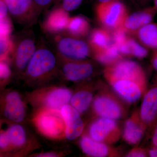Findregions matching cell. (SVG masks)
<instances>
[{"label": "cell", "instance_id": "6da1fadb", "mask_svg": "<svg viewBox=\"0 0 157 157\" xmlns=\"http://www.w3.org/2000/svg\"><path fill=\"white\" fill-rule=\"evenodd\" d=\"M104 75L117 95L128 104L136 103L146 92V75L136 62L121 60L107 66Z\"/></svg>", "mask_w": 157, "mask_h": 157}, {"label": "cell", "instance_id": "7a4b0ae2", "mask_svg": "<svg viewBox=\"0 0 157 157\" xmlns=\"http://www.w3.org/2000/svg\"><path fill=\"white\" fill-rule=\"evenodd\" d=\"M96 14L103 25L113 31L123 28L128 16L126 7L119 0L100 2L96 8Z\"/></svg>", "mask_w": 157, "mask_h": 157}, {"label": "cell", "instance_id": "3957f363", "mask_svg": "<svg viewBox=\"0 0 157 157\" xmlns=\"http://www.w3.org/2000/svg\"><path fill=\"white\" fill-rule=\"evenodd\" d=\"M56 59L49 49L40 48L36 50L26 69V78L38 80L51 74L56 67Z\"/></svg>", "mask_w": 157, "mask_h": 157}, {"label": "cell", "instance_id": "277c9868", "mask_svg": "<svg viewBox=\"0 0 157 157\" xmlns=\"http://www.w3.org/2000/svg\"><path fill=\"white\" fill-rule=\"evenodd\" d=\"M92 106L94 112L99 117L117 120L124 117L126 113L124 104L108 91L102 92L96 96Z\"/></svg>", "mask_w": 157, "mask_h": 157}, {"label": "cell", "instance_id": "5b68a950", "mask_svg": "<svg viewBox=\"0 0 157 157\" xmlns=\"http://www.w3.org/2000/svg\"><path fill=\"white\" fill-rule=\"evenodd\" d=\"M88 133L89 136L92 139L107 144L117 142L121 135L116 120L103 117H98L93 122Z\"/></svg>", "mask_w": 157, "mask_h": 157}, {"label": "cell", "instance_id": "8992f818", "mask_svg": "<svg viewBox=\"0 0 157 157\" xmlns=\"http://www.w3.org/2000/svg\"><path fill=\"white\" fill-rule=\"evenodd\" d=\"M57 47L62 56L70 60H83L89 56L91 49L86 42L73 36L60 39Z\"/></svg>", "mask_w": 157, "mask_h": 157}, {"label": "cell", "instance_id": "52a82bcc", "mask_svg": "<svg viewBox=\"0 0 157 157\" xmlns=\"http://www.w3.org/2000/svg\"><path fill=\"white\" fill-rule=\"evenodd\" d=\"M2 112L5 117L16 123L24 121L26 109L19 93L11 90L6 93L3 101Z\"/></svg>", "mask_w": 157, "mask_h": 157}, {"label": "cell", "instance_id": "ba28073f", "mask_svg": "<svg viewBox=\"0 0 157 157\" xmlns=\"http://www.w3.org/2000/svg\"><path fill=\"white\" fill-rule=\"evenodd\" d=\"M36 124L41 132L51 137H58L65 129L60 111L48 110L42 113L37 117Z\"/></svg>", "mask_w": 157, "mask_h": 157}, {"label": "cell", "instance_id": "9c48e42d", "mask_svg": "<svg viewBox=\"0 0 157 157\" xmlns=\"http://www.w3.org/2000/svg\"><path fill=\"white\" fill-rule=\"evenodd\" d=\"M65 124V135L67 139L73 140L79 137L84 129L80 114L70 104L64 105L60 111Z\"/></svg>", "mask_w": 157, "mask_h": 157}, {"label": "cell", "instance_id": "30bf717a", "mask_svg": "<svg viewBox=\"0 0 157 157\" xmlns=\"http://www.w3.org/2000/svg\"><path fill=\"white\" fill-rule=\"evenodd\" d=\"M36 51L35 41L29 37L21 39L14 45L12 54L13 63L16 71L22 73L25 71Z\"/></svg>", "mask_w": 157, "mask_h": 157}, {"label": "cell", "instance_id": "8fae6325", "mask_svg": "<svg viewBox=\"0 0 157 157\" xmlns=\"http://www.w3.org/2000/svg\"><path fill=\"white\" fill-rule=\"evenodd\" d=\"M93 65L83 60H70L63 65L62 72L65 78L72 82H79L89 78L94 73Z\"/></svg>", "mask_w": 157, "mask_h": 157}, {"label": "cell", "instance_id": "7c38bea8", "mask_svg": "<svg viewBox=\"0 0 157 157\" xmlns=\"http://www.w3.org/2000/svg\"><path fill=\"white\" fill-rule=\"evenodd\" d=\"M73 94L66 87L53 88L45 94L43 99L44 107L47 110L60 111L66 104H70Z\"/></svg>", "mask_w": 157, "mask_h": 157}, {"label": "cell", "instance_id": "4fadbf2b", "mask_svg": "<svg viewBox=\"0 0 157 157\" xmlns=\"http://www.w3.org/2000/svg\"><path fill=\"white\" fill-rule=\"evenodd\" d=\"M157 10L151 7L128 15L124 22L123 28L126 33H135L142 27L151 23Z\"/></svg>", "mask_w": 157, "mask_h": 157}, {"label": "cell", "instance_id": "5bb4252c", "mask_svg": "<svg viewBox=\"0 0 157 157\" xmlns=\"http://www.w3.org/2000/svg\"><path fill=\"white\" fill-rule=\"evenodd\" d=\"M145 128L139 113H135L125 123L123 132L124 140L131 145L138 144L143 137Z\"/></svg>", "mask_w": 157, "mask_h": 157}, {"label": "cell", "instance_id": "9a60e30c", "mask_svg": "<svg viewBox=\"0 0 157 157\" xmlns=\"http://www.w3.org/2000/svg\"><path fill=\"white\" fill-rule=\"evenodd\" d=\"M139 117L144 125L149 124L157 116V87L146 92L139 112Z\"/></svg>", "mask_w": 157, "mask_h": 157}, {"label": "cell", "instance_id": "2e32d148", "mask_svg": "<svg viewBox=\"0 0 157 157\" xmlns=\"http://www.w3.org/2000/svg\"><path fill=\"white\" fill-rule=\"evenodd\" d=\"M79 144L83 152L90 156L105 157L115 155L114 151L108 144L94 140L87 135L82 137Z\"/></svg>", "mask_w": 157, "mask_h": 157}, {"label": "cell", "instance_id": "e0dca14e", "mask_svg": "<svg viewBox=\"0 0 157 157\" xmlns=\"http://www.w3.org/2000/svg\"><path fill=\"white\" fill-rule=\"evenodd\" d=\"M70 17L64 9L54 10L48 14L44 23V29L50 33H56L67 29Z\"/></svg>", "mask_w": 157, "mask_h": 157}, {"label": "cell", "instance_id": "ac0fdd59", "mask_svg": "<svg viewBox=\"0 0 157 157\" xmlns=\"http://www.w3.org/2000/svg\"><path fill=\"white\" fill-rule=\"evenodd\" d=\"M113 42L112 34L109 31L104 29H96L91 33L89 45L94 54L105 50Z\"/></svg>", "mask_w": 157, "mask_h": 157}, {"label": "cell", "instance_id": "d6986e66", "mask_svg": "<svg viewBox=\"0 0 157 157\" xmlns=\"http://www.w3.org/2000/svg\"><path fill=\"white\" fill-rule=\"evenodd\" d=\"M94 99L92 92L86 89L80 90L73 94L70 104L82 114L87 111Z\"/></svg>", "mask_w": 157, "mask_h": 157}, {"label": "cell", "instance_id": "ffe728a7", "mask_svg": "<svg viewBox=\"0 0 157 157\" xmlns=\"http://www.w3.org/2000/svg\"><path fill=\"white\" fill-rule=\"evenodd\" d=\"M140 42L146 47L157 49V24H148L137 31Z\"/></svg>", "mask_w": 157, "mask_h": 157}, {"label": "cell", "instance_id": "44dd1931", "mask_svg": "<svg viewBox=\"0 0 157 157\" xmlns=\"http://www.w3.org/2000/svg\"><path fill=\"white\" fill-rule=\"evenodd\" d=\"M9 137L10 147L22 148L27 140L26 132L24 128L19 124L10 126L6 131Z\"/></svg>", "mask_w": 157, "mask_h": 157}, {"label": "cell", "instance_id": "7402d4cb", "mask_svg": "<svg viewBox=\"0 0 157 157\" xmlns=\"http://www.w3.org/2000/svg\"><path fill=\"white\" fill-rule=\"evenodd\" d=\"M90 27L89 23L85 17L77 16L70 18L67 30L72 36L81 38L87 36Z\"/></svg>", "mask_w": 157, "mask_h": 157}, {"label": "cell", "instance_id": "603a6c76", "mask_svg": "<svg viewBox=\"0 0 157 157\" xmlns=\"http://www.w3.org/2000/svg\"><path fill=\"white\" fill-rule=\"evenodd\" d=\"M94 56L98 62L107 66L113 64L122 59V55L114 43L105 50L94 53Z\"/></svg>", "mask_w": 157, "mask_h": 157}, {"label": "cell", "instance_id": "cb8c5ba5", "mask_svg": "<svg viewBox=\"0 0 157 157\" xmlns=\"http://www.w3.org/2000/svg\"><path fill=\"white\" fill-rule=\"evenodd\" d=\"M8 10L17 18H23L28 14L32 7V0H4Z\"/></svg>", "mask_w": 157, "mask_h": 157}, {"label": "cell", "instance_id": "d4e9b609", "mask_svg": "<svg viewBox=\"0 0 157 157\" xmlns=\"http://www.w3.org/2000/svg\"><path fill=\"white\" fill-rule=\"evenodd\" d=\"M14 44L10 36H2L0 39V55L1 60H7L9 55L14 50Z\"/></svg>", "mask_w": 157, "mask_h": 157}, {"label": "cell", "instance_id": "484cf974", "mask_svg": "<svg viewBox=\"0 0 157 157\" xmlns=\"http://www.w3.org/2000/svg\"><path fill=\"white\" fill-rule=\"evenodd\" d=\"M131 55L138 59H143L146 57L148 54L147 50L137 43L134 39L129 38L128 39Z\"/></svg>", "mask_w": 157, "mask_h": 157}, {"label": "cell", "instance_id": "4316f807", "mask_svg": "<svg viewBox=\"0 0 157 157\" xmlns=\"http://www.w3.org/2000/svg\"><path fill=\"white\" fill-rule=\"evenodd\" d=\"M1 36H10L12 30V25L9 17L1 19Z\"/></svg>", "mask_w": 157, "mask_h": 157}, {"label": "cell", "instance_id": "83f0119b", "mask_svg": "<svg viewBox=\"0 0 157 157\" xmlns=\"http://www.w3.org/2000/svg\"><path fill=\"white\" fill-rule=\"evenodd\" d=\"M6 60H1L0 63V77L1 82H6L10 78L11 75V68Z\"/></svg>", "mask_w": 157, "mask_h": 157}, {"label": "cell", "instance_id": "f1b7e54d", "mask_svg": "<svg viewBox=\"0 0 157 157\" xmlns=\"http://www.w3.org/2000/svg\"><path fill=\"white\" fill-rule=\"evenodd\" d=\"M82 0H63V8L66 11H71L78 8Z\"/></svg>", "mask_w": 157, "mask_h": 157}, {"label": "cell", "instance_id": "f546056e", "mask_svg": "<svg viewBox=\"0 0 157 157\" xmlns=\"http://www.w3.org/2000/svg\"><path fill=\"white\" fill-rule=\"evenodd\" d=\"M10 147V141L6 131H2L0 135V148L1 151H6Z\"/></svg>", "mask_w": 157, "mask_h": 157}, {"label": "cell", "instance_id": "4dcf8cb0", "mask_svg": "<svg viewBox=\"0 0 157 157\" xmlns=\"http://www.w3.org/2000/svg\"><path fill=\"white\" fill-rule=\"evenodd\" d=\"M146 156V152L142 148H135L132 150L127 155L128 157H144Z\"/></svg>", "mask_w": 157, "mask_h": 157}, {"label": "cell", "instance_id": "1f68e13d", "mask_svg": "<svg viewBox=\"0 0 157 157\" xmlns=\"http://www.w3.org/2000/svg\"><path fill=\"white\" fill-rule=\"evenodd\" d=\"M8 7L4 0L0 1V18L8 16Z\"/></svg>", "mask_w": 157, "mask_h": 157}, {"label": "cell", "instance_id": "d6a6232c", "mask_svg": "<svg viewBox=\"0 0 157 157\" xmlns=\"http://www.w3.org/2000/svg\"><path fill=\"white\" fill-rule=\"evenodd\" d=\"M36 156L39 157H55L58 156V155L54 152H46L41 153L36 155Z\"/></svg>", "mask_w": 157, "mask_h": 157}, {"label": "cell", "instance_id": "836d02e7", "mask_svg": "<svg viewBox=\"0 0 157 157\" xmlns=\"http://www.w3.org/2000/svg\"><path fill=\"white\" fill-rule=\"evenodd\" d=\"M152 63L154 68L157 70V49H155L152 57Z\"/></svg>", "mask_w": 157, "mask_h": 157}, {"label": "cell", "instance_id": "e575fe53", "mask_svg": "<svg viewBox=\"0 0 157 157\" xmlns=\"http://www.w3.org/2000/svg\"><path fill=\"white\" fill-rule=\"evenodd\" d=\"M35 1L38 5L41 6H45L50 3L52 0H35Z\"/></svg>", "mask_w": 157, "mask_h": 157}, {"label": "cell", "instance_id": "d590c367", "mask_svg": "<svg viewBox=\"0 0 157 157\" xmlns=\"http://www.w3.org/2000/svg\"><path fill=\"white\" fill-rule=\"evenodd\" d=\"M150 156L151 157H157V147L156 148L151 150L149 152Z\"/></svg>", "mask_w": 157, "mask_h": 157}, {"label": "cell", "instance_id": "8d00e7d4", "mask_svg": "<svg viewBox=\"0 0 157 157\" xmlns=\"http://www.w3.org/2000/svg\"><path fill=\"white\" fill-rule=\"evenodd\" d=\"M152 142L154 145L156 147H157V136L153 135V137L152 138Z\"/></svg>", "mask_w": 157, "mask_h": 157}, {"label": "cell", "instance_id": "74e56055", "mask_svg": "<svg viewBox=\"0 0 157 157\" xmlns=\"http://www.w3.org/2000/svg\"><path fill=\"white\" fill-rule=\"evenodd\" d=\"M154 135H157V124L156 125V126L155 129L154 134Z\"/></svg>", "mask_w": 157, "mask_h": 157}, {"label": "cell", "instance_id": "f35d334b", "mask_svg": "<svg viewBox=\"0 0 157 157\" xmlns=\"http://www.w3.org/2000/svg\"><path fill=\"white\" fill-rule=\"evenodd\" d=\"M155 6V8L157 10V0H154Z\"/></svg>", "mask_w": 157, "mask_h": 157}, {"label": "cell", "instance_id": "ab89813d", "mask_svg": "<svg viewBox=\"0 0 157 157\" xmlns=\"http://www.w3.org/2000/svg\"><path fill=\"white\" fill-rule=\"evenodd\" d=\"M100 2H108V1H111V0H98Z\"/></svg>", "mask_w": 157, "mask_h": 157}]
</instances>
